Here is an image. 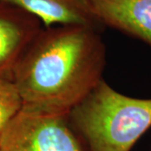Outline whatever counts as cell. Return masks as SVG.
I'll return each instance as SVG.
<instances>
[{
  "label": "cell",
  "instance_id": "6da1fadb",
  "mask_svg": "<svg viewBox=\"0 0 151 151\" xmlns=\"http://www.w3.org/2000/svg\"><path fill=\"white\" fill-rule=\"evenodd\" d=\"M106 49L97 28L44 27L15 66L12 81L22 107L67 115L103 80Z\"/></svg>",
  "mask_w": 151,
  "mask_h": 151
},
{
  "label": "cell",
  "instance_id": "7a4b0ae2",
  "mask_svg": "<svg viewBox=\"0 0 151 151\" xmlns=\"http://www.w3.org/2000/svg\"><path fill=\"white\" fill-rule=\"evenodd\" d=\"M67 116L86 151H130L151 128V98L126 96L103 79Z\"/></svg>",
  "mask_w": 151,
  "mask_h": 151
},
{
  "label": "cell",
  "instance_id": "3957f363",
  "mask_svg": "<svg viewBox=\"0 0 151 151\" xmlns=\"http://www.w3.org/2000/svg\"><path fill=\"white\" fill-rule=\"evenodd\" d=\"M67 115L22 107L2 134L0 151H86Z\"/></svg>",
  "mask_w": 151,
  "mask_h": 151
},
{
  "label": "cell",
  "instance_id": "277c9868",
  "mask_svg": "<svg viewBox=\"0 0 151 151\" xmlns=\"http://www.w3.org/2000/svg\"><path fill=\"white\" fill-rule=\"evenodd\" d=\"M42 28L37 17L0 3V80H12L19 60Z\"/></svg>",
  "mask_w": 151,
  "mask_h": 151
},
{
  "label": "cell",
  "instance_id": "5b68a950",
  "mask_svg": "<svg viewBox=\"0 0 151 151\" xmlns=\"http://www.w3.org/2000/svg\"><path fill=\"white\" fill-rule=\"evenodd\" d=\"M94 19L151 47V0H85Z\"/></svg>",
  "mask_w": 151,
  "mask_h": 151
},
{
  "label": "cell",
  "instance_id": "8992f818",
  "mask_svg": "<svg viewBox=\"0 0 151 151\" xmlns=\"http://www.w3.org/2000/svg\"><path fill=\"white\" fill-rule=\"evenodd\" d=\"M18 7L41 21L44 27L60 24H85L97 28L85 0H0Z\"/></svg>",
  "mask_w": 151,
  "mask_h": 151
},
{
  "label": "cell",
  "instance_id": "52a82bcc",
  "mask_svg": "<svg viewBox=\"0 0 151 151\" xmlns=\"http://www.w3.org/2000/svg\"><path fill=\"white\" fill-rule=\"evenodd\" d=\"M22 108V100L11 79L0 80V139L11 119Z\"/></svg>",
  "mask_w": 151,
  "mask_h": 151
}]
</instances>
